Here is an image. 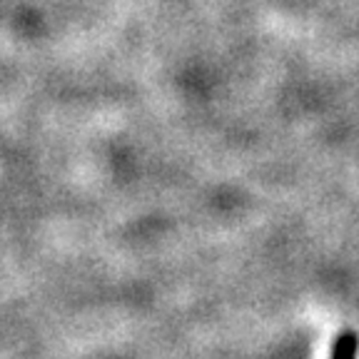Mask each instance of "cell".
Listing matches in <instances>:
<instances>
[{"mask_svg":"<svg viewBox=\"0 0 359 359\" xmlns=\"http://www.w3.org/2000/svg\"><path fill=\"white\" fill-rule=\"evenodd\" d=\"M359 357V334L352 330H344L334 337L332 342L330 359H357Z\"/></svg>","mask_w":359,"mask_h":359,"instance_id":"1","label":"cell"}]
</instances>
